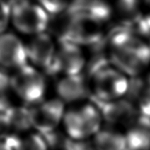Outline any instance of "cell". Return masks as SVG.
Instances as JSON below:
<instances>
[{
  "label": "cell",
  "mask_w": 150,
  "mask_h": 150,
  "mask_svg": "<svg viewBox=\"0 0 150 150\" xmlns=\"http://www.w3.org/2000/svg\"><path fill=\"white\" fill-rule=\"evenodd\" d=\"M111 63L128 77L148 72L150 64L149 42L134 33L120 28L107 32Z\"/></svg>",
  "instance_id": "cell-1"
},
{
  "label": "cell",
  "mask_w": 150,
  "mask_h": 150,
  "mask_svg": "<svg viewBox=\"0 0 150 150\" xmlns=\"http://www.w3.org/2000/svg\"><path fill=\"white\" fill-rule=\"evenodd\" d=\"M64 134L74 141L91 140L104 125L101 112L91 100L70 105L62 120Z\"/></svg>",
  "instance_id": "cell-2"
},
{
  "label": "cell",
  "mask_w": 150,
  "mask_h": 150,
  "mask_svg": "<svg viewBox=\"0 0 150 150\" xmlns=\"http://www.w3.org/2000/svg\"><path fill=\"white\" fill-rule=\"evenodd\" d=\"M10 6L11 22L19 33L32 37L46 32L49 26V14L40 2L18 1Z\"/></svg>",
  "instance_id": "cell-3"
},
{
  "label": "cell",
  "mask_w": 150,
  "mask_h": 150,
  "mask_svg": "<svg viewBox=\"0 0 150 150\" xmlns=\"http://www.w3.org/2000/svg\"><path fill=\"white\" fill-rule=\"evenodd\" d=\"M90 81L91 98L101 101L124 98L129 84V77L112 64L98 70Z\"/></svg>",
  "instance_id": "cell-4"
},
{
  "label": "cell",
  "mask_w": 150,
  "mask_h": 150,
  "mask_svg": "<svg viewBox=\"0 0 150 150\" xmlns=\"http://www.w3.org/2000/svg\"><path fill=\"white\" fill-rule=\"evenodd\" d=\"M10 86L18 98L31 105L43 99L47 90L44 75L31 64L13 72L10 78Z\"/></svg>",
  "instance_id": "cell-5"
},
{
  "label": "cell",
  "mask_w": 150,
  "mask_h": 150,
  "mask_svg": "<svg viewBox=\"0 0 150 150\" xmlns=\"http://www.w3.org/2000/svg\"><path fill=\"white\" fill-rule=\"evenodd\" d=\"M32 128L39 134H52L62 123L65 104L58 98L41 99L28 108Z\"/></svg>",
  "instance_id": "cell-6"
},
{
  "label": "cell",
  "mask_w": 150,
  "mask_h": 150,
  "mask_svg": "<svg viewBox=\"0 0 150 150\" xmlns=\"http://www.w3.org/2000/svg\"><path fill=\"white\" fill-rule=\"evenodd\" d=\"M86 54L83 47L69 41L57 43L56 52L50 71L63 76L79 75L86 68Z\"/></svg>",
  "instance_id": "cell-7"
},
{
  "label": "cell",
  "mask_w": 150,
  "mask_h": 150,
  "mask_svg": "<svg viewBox=\"0 0 150 150\" xmlns=\"http://www.w3.org/2000/svg\"><path fill=\"white\" fill-rule=\"evenodd\" d=\"M99 109L105 125L126 130L141 115L137 109L127 98L112 101H101L94 98L90 99Z\"/></svg>",
  "instance_id": "cell-8"
},
{
  "label": "cell",
  "mask_w": 150,
  "mask_h": 150,
  "mask_svg": "<svg viewBox=\"0 0 150 150\" xmlns=\"http://www.w3.org/2000/svg\"><path fill=\"white\" fill-rule=\"evenodd\" d=\"M55 89L57 98L64 104L74 105L89 101L91 98V81L84 72L79 75L61 76Z\"/></svg>",
  "instance_id": "cell-9"
},
{
  "label": "cell",
  "mask_w": 150,
  "mask_h": 150,
  "mask_svg": "<svg viewBox=\"0 0 150 150\" xmlns=\"http://www.w3.org/2000/svg\"><path fill=\"white\" fill-rule=\"evenodd\" d=\"M56 47L53 36L47 32L32 36L25 44L27 60L38 69L49 70L54 59Z\"/></svg>",
  "instance_id": "cell-10"
},
{
  "label": "cell",
  "mask_w": 150,
  "mask_h": 150,
  "mask_svg": "<svg viewBox=\"0 0 150 150\" xmlns=\"http://www.w3.org/2000/svg\"><path fill=\"white\" fill-rule=\"evenodd\" d=\"M28 63L25 44L13 33L0 34V66L17 70Z\"/></svg>",
  "instance_id": "cell-11"
},
{
  "label": "cell",
  "mask_w": 150,
  "mask_h": 150,
  "mask_svg": "<svg viewBox=\"0 0 150 150\" xmlns=\"http://www.w3.org/2000/svg\"><path fill=\"white\" fill-rule=\"evenodd\" d=\"M112 28H120L133 32L143 19L142 2L134 0L118 1L112 4Z\"/></svg>",
  "instance_id": "cell-12"
},
{
  "label": "cell",
  "mask_w": 150,
  "mask_h": 150,
  "mask_svg": "<svg viewBox=\"0 0 150 150\" xmlns=\"http://www.w3.org/2000/svg\"><path fill=\"white\" fill-rule=\"evenodd\" d=\"M69 9L104 25L112 23L113 8L112 4L108 2L98 0L76 1L70 4Z\"/></svg>",
  "instance_id": "cell-13"
},
{
  "label": "cell",
  "mask_w": 150,
  "mask_h": 150,
  "mask_svg": "<svg viewBox=\"0 0 150 150\" xmlns=\"http://www.w3.org/2000/svg\"><path fill=\"white\" fill-rule=\"evenodd\" d=\"M127 149L150 150V118L139 117L125 130Z\"/></svg>",
  "instance_id": "cell-14"
},
{
  "label": "cell",
  "mask_w": 150,
  "mask_h": 150,
  "mask_svg": "<svg viewBox=\"0 0 150 150\" xmlns=\"http://www.w3.org/2000/svg\"><path fill=\"white\" fill-rule=\"evenodd\" d=\"M91 141L95 150L127 149L125 131L115 127L104 124Z\"/></svg>",
  "instance_id": "cell-15"
},
{
  "label": "cell",
  "mask_w": 150,
  "mask_h": 150,
  "mask_svg": "<svg viewBox=\"0 0 150 150\" xmlns=\"http://www.w3.org/2000/svg\"><path fill=\"white\" fill-rule=\"evenodd\" d=\"M7 122L10 131L25 134L32 128L29 109L25 107H12L8 108L6 112Z\"/></svg>",
  "instance_id": "cell-16"
},
{
  "label": "cell",
  "mask_w": 150,
  "mask_h": 150,
  "mask_svg": "<svg viewBox=\"0 0 150 150\" xmlns=\"http://www.w3.org/2000/svg\"><path fill=\"white\" fill-rule=\"evenodd\" d=\"M13 150H48L47 140L38 132H27L12 140Z\"/></svg>",
  "instance_id": "cell-17"
},
{
  "label": "cell",
  "mask_w": 150,
  "mask_h": 150,
  "mask_svg": "<svg viewBox=\"0 0 150 150\" xmlns=\"http://www.w3.org/2000/svg\"><path fill=\"white\" fill-rule=\"evenodd\" d=\"M40 4L44 7L48 14H53L55 16L66 11L69 8L71 3L63 1H41Z\"/></svg>",
  "instance_id": "cell-18"
},
{
  "label": "cell",
  "mask_w": 150,
  "mask_h": 150,
  "mask_svg": "<svg viewBox=\"0 0 150 150\" xmlns=\"http://www.w3.org/2000/svg\"><path fill=\"white\" fill-rule=\"evenodd\" d=\"M11 22V6L5 2L0 1V34L6 32Z\"/></svg>",
  "instance_id": "cell-19"
},
{
  "label": "cell",
  "mask_w": 150,
  "mask_h": 150,
  "mask_svg": "<svg viewBox=\"0 0 150 150\" xmlns=\"http://www.w3.org/2000/svg\"><path fill=\"white\" fill-rule=\"evenodd\" d=\"M142 7H143V23L144 25L148 31L150 40V1L142 2Z\"/></svg>",
  "instance_id": "cell-20"
},
{
  "label": "cell",
  "mask_w": 150,
  "mask_h": 150,
  "mask_svg": "<svg viewBox=\"0 0 150 150\" xmlns=\"http://www.w3.org/2000/svg\"><path fill=\"white\" fill-rule=\"evenodd\" d=\"M0 150H13L12 141L10 138H0Z\"/></svg>",
  "instance_id": "cell-21"
},
{
  "label": "cell",
  "mask_w": 150,
  "mask_h": 150,
  "mask_svg": "<svg viewBox=\"0 0 150 150\" xmlns=\"http://www.w3.org/2000/svg\"><path fill=\"white\" fill-rule=\"evenodd\" d=\"M149 47H150V40L149 41ZM147 73H148V74L150 76V64H149V70H148V72H147Z\"/></svg>",
  "instance_id": "cell-22"
}]
</instances>
